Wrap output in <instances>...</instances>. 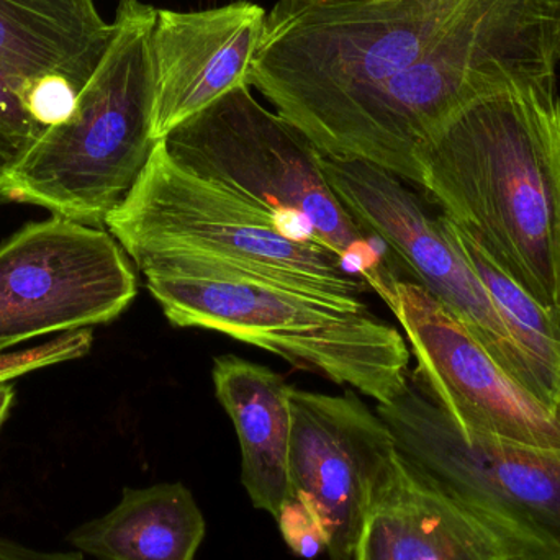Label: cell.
I'll return each instance as SVG.
<instances>
[{"label":"cell","instance_id":"obj_17","mask_svg":"<svg viewBox=\"0 0 560 560\" xmlns=\"http://www.w3.org/2000/svg\"><path fill=\"white\" fill-rule=\"evenodd\" d=\"M444 220L460 252L489 290L513 338L560 397V313L542 308L522 287L500 271L499 266L460 226L447 217Z\"/></svg>","mask_w":560,"mask_h":560},{"label":"cell","instance_id":"obj_14","mask_svg":"<svg viewBox=\"0 0 560 560\" xmlns=\"http://www.w3.org/2000/svg\"><path fill=\"white\" fill-rule=\"evenodd\" d=\"M352 560H528L404 459L372 503Z\"/></svg>","mask_w":560,"mask_h":560},{"label":"cell","instance_id":"obj_4","mask_svg":"<svg viewBox=\"0 0 560 560\" xmlns=\"http://www.w3.org/2000/svg\"><path fill=\"white\" fill-rule=\"evenodd\" d=\"M156 10L140 0H120L107 51L72 114L19 160L0 167V202L43 207L84 225H104L158 144L151 58Z\"/></svg>","mask_w":560,"mask_h":560},{"label":"cell","instance_id":"obj_11","mask_svg":"<svg viewBox=\"0 0 560 560\" xmlns=\"http://www.w3.org/2000/svg\"><path fill=\"white\" fill-rule=\"evenodd\" d=\"M112 33L94 0H0V167L72 114Z\"/></svg>","mask_w":560,"mask_h":560},{"label":"cell","instance_id":"obj_13","mask_svg":"<svg viewBox=\"0 0 560 560\" xmlns=\"http://www.w3.org/2000/svg\"><path fill=\"white\" fill-rule=\"evenodd\" d=\"M266 19L268 12L249 0L192 12L156 10L151 33L154 140H164L233 89L249 85Z\"/></svg>","mask_w":560,"mask_h":560},{"label":"cell","instance_id":"obj_7","mask_svg":"<svg viewBox=\"0 0 560 560\" xmlns=\"http://www.w3.org/2000/svg\"><path fill=\"white\" fill-rule=\"evenodd\" d=\"M401 459L528 560H560V451L466 436L415 384L377 404Z\"/></svg>","mask_w":560,"mask_h":560},{"label":"cell","instance_id":"obj_9","mask_svg":"<svg viewBox=\"0 0 560 560\" xmlns=\"http://www.w3.org/2000/svg\"><path fill=\"white\" fill-rule=\"evenodd\" d=\"M137 293L130 259L110 233L58 215L30 223L0 246V351L112 322Z\"/></svg>","mask_w":560,"mask_h":560},{"label":"cell","instance_id":"obj_16","mask_svg":"<svg viewBox=\"0 0 560 560\" xmlns=\"http://www.w3.org/2000/svg\"><path fill=\"white\" fill-rule=\"evenodd\" d=\"M207 523L184 483L125 489L107 515L75 528L68 541L95 560H194Z\"/></svg>","mask_w":560,"mask_h":560},{"label":"cell","instance_id":"obj_10","mask_svg":"<svg viewBox=\"0 0 560 560\" xmlns=\"http://www.w3.org/2000/svg\"><path fill=\"white\" fill-rule=\"evenodd\" d=\"M374 292L400 323L417 361L411 381L466 436L560 451V411L516 384L427 290L390 276Z\"/></svg>","mask_w":560,"mask_h":560},{"label":"cell","instance_id":"obj_19","mask_svg":"<svg viewBox=\"0 0 560 560\" xmlns=\"http://www.w3.org/2000/svg\"><path fill=\"white\" fill-rule=\"evenodd\" d=\"M276 522L280 536L296 558L313 560L328 549V538L318 516L296 497L290 495L282 503Z\"/></svg>","mask_w":560,"mask_h":560},{"label":"cell","instance_id":"obj_18","mask_svg":"<svg viewBox=\"0 0 560 560\" xmlns=\"http://www.w3.org/2000/svg\"><path fill=\"white\" fill-rule=\"evenodd\" d=\"M92 339L91 329L82 328L58 336L38 348L0 354V384L48 365L82 358L91 351Z\"/></svg>","mask_w":560,"mask_h":560},{"label":"cell","instance_id":"obj_20","mask_svg":"<svg viewBox=\"0 0 560 560\" xmlns=\"http://www.w3.org/2000/svg\"><path fill=\"white\" fill-rule=\"evenodd\" d=\"M0 560H84V555L79 551H39V549L0 538Z\"/></svg>","mask_w":560,"mask_h":560},{"label":"cell","instance_id":"obj_1","mask_svg":"<svg viewBox=\"0 0 560 560\" xmlns=\"http://www.w3.org/2000/svg\"><path fill=\"white\" fill-rule=\"evenodd\" d=\"M560 0H278L252 81L326 156L418 187L421 150L467 105L551 78Z\"/></svg>","mask_w":560,"mask_h":560},{"label":"cell","instance_id":"obj_3","mask_svg":"<svg viewBox=\"0 0 560 560\" xmlns=\"http://www.w3.org/2000/svg\"><path fill=\"white\" fill-rule=\"evenodd\" d=\"M137 268L177 328L248 342L377 404L394 400L410 381L407 341L368 305L332 302L203 259L150 258Z\"/></svg>","mask_w":560,"mask_h":560},{"label":"cell","instance_id":"obj_22","mask_svg":"<svg viewBox=\"0 0 560 560\" xmlns=\"http://www.w3.org/2000/svg\"><path fill=\"white\" fill-rule=\"evenodd\" d=\"M558 58H559V61H560V42H559V49H558Z\"/></svg>","mask_w":560,"mask_h":560},{"label":"cell","instance_id":"obj_2","mask_svg":"<svg viewBox=\"0 0 560 560\" xmlns=\"http://www.w3.org/2000/svg\"><path fill=\"white\" fill-rule=\"evenodd\" d=\"M418 187L542 308L560 313V94L518 81L459 112L418 156Z\"/></svg>","mask_w":560,"mask_h":560},{"label":"cell","instance_id":"obj_21","mask_svg":"<svg viewBox=\"0 0 560 560\" xmlns=\"http://www.w3.org/2000/svg\"><path fill=\"white\" fill-rule=\"evenodd\" d=\"M13 395H15V392H13V387L10 382H3V384H0V424L3 423L7 413H9L10 407H12Z\"/></svg>","mask_w":560,"mask_h":560},{"label":"cell","instance_id":"obj_12","mask_svg":"<svg viewBox=\"0 0 560 560\" xmlns=\"http://www.w3.org/2000/svg\"><path fill=\"white\" fill-rule=\"evenodd\" d=\"M290 401V495L318 516L329 560H352L365 516L397 469V444L377 411L352 390L293 387Z\"/></svg>","mask_w":560,"mask_h":560},{"label":"cell","instance_id":"obj_8","mask_svg":"<svg viewBox=\"0 0 560 560\" xmlns=\"http://www.w3.org/2000/svg\"><path fill=\"white\" fill-rule=\"evenodd\" d=\"M322 167L355 223L387 248L401 278L450 310L516 384L560 411L558 392L513 338L444 217L431 215L407 183L374 164L322 153Z\"/></svg>","mask_w":560,"mask_h":560},{"label":"cell","instance_id":"obj_15","mask_svg":"<svg viewBox=\"0 0 560 560\" xmlns=\"http://www.w3.org/2000/svg\"><path fill=\"white\" fill-rule=\"evenodd\" d=\"M212 378L238 436L243 487L253 506L276 520L290 497L293 387L272 369L233 354L213 361Z\"/></svg>","mask_w":560,"mask_h":560},{"label":"cell","instance_id":"obj_6","mask_svg":"<svg viewBox=\"0 0 560 560\" xmlns=\"http://www.w3.org/2000/svg\"><path fill=\"white\" fill-rule=\"evenodd\" d=\"M184 170L252 200L299 238L336 253L369 289L398 276L387 248L361 229L329 186L322 151L295 125L256 101L249 85L164 138Z\"/></svg>","mask_w":560,"mask_h":560},{"label":"cell","instance_id":"obj_5","mask_svg":"<svg viewBox=\"0 0 560 560\" xmlns=\"http://www.w3.org/2000/svg\"><path fill=\"white\" fill-rule=\"evenodd\" d=\"M104 225L135 265L167 256L203 259L352 306L365 305L362 296L371 290L336 253L180 167L163 140Z\"/></svg>","mask_w":560,"mask_h":560}]
</instances>
